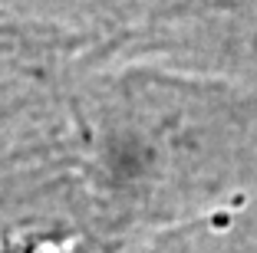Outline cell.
Listing matches in <instances>:
<instances>
[{
	"instance_id": "cell-1",
	"label": "cell",
	"mask_w": 257,
	"mask_h": 253,
	"mask_svg": "<svg viewBox=\"0 0 257 253\" xmlns=\"http://www.w3.org/2000/svg\"><path fill=\"white\" fill-rule=\"evenodd\" d=\"M60 151L96 233L172 237L257 204V89L159 63H92Z\"/></svg>"
}]
</instances>
